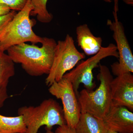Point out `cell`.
Masks as SVG:
<instances>
[{"instance_id": "cell-16", "label": "cell", "mask_w": 133, "mask_h": 133, "mask_svg": "<svg viewBox=\"0 0 133 133\" xmlns=\"http://www.w3.org/2000/svg\"><path fill=\"white\" fill-rule=\"evenodd\" d=\"M29 0H0V4L10 10L20 11L24 8Z\"/></svg>"}, {"instance_id": "cell-8", "label": "cell", "mask_w": 133, "mask_h": 133, "mask_svg": "<svg viewBox=\"0 0 133 133\" xmlns=\"http://www.w3.org/2000/svg\"><path fill=\"white\" fill-rule=\"evenodd\" d=\"M49 92L62 101L65 123L68 127L75 128L78 123L81 112L77 97L71 83L63 78L54 82L49 86Z\"/></svg>"}, {"instance_id": "cell-5", "label": "cell", "mask_w": 133, "mask_h": 133, "mask_svg": "<svg viewBox=\"0 0 133 133\" xmlns=\"http://www.w3.org/2000/svg\"><path fill=\"white\" fill-rule=\"evenodd\" d=\"M85 57V54L76 48L74 39L70 35H66L63 41H58L52 66L45 79L46 85L49 87L54 82L60 81L66 72L73 69Z\"/></svg>"}, {"instance_id": "cell-7", "label": "cell", "mask_w": 133, "mask_h": 133, "mask_svg": "<svg viewBox=\"0 0 133 133\" xmlns=\"http://www.w3.org/2000/svg\"><path fill=\"white\" fill-rule=\"evenodd\" d=\"M118 0H114L113 12L114 20L107 21V25L113 31V37L116 44L119 55V62L111 65L113 74L116 76L124 73L133 72V55L127 39L123 24L119 21L118 16Z\"/></svg>"}, {"instance_id": "cell-9", "label": "cell", "mask_w": 133, "mask_h": 133, "mask_svg": "<svg viewBox=\"0 0 133 133\" xmlns=\"http://www.w3.org/2000/svg\"><path fill=\"white\" fill-rule=\"evenodd\" d=\"M112 104L133 110V76L132 73L116 76L111 83Z\"/></svg>"}, {"instance_id": "cell-18", "label": "cell", "mask_w": 133, "mask_h": 133, "mask_svg": "<svg viewBox=\"0 0 133 133\" xmlns=\"http://www.w3.org/2000/svg\"><path fill=\"white\" fill-rule=\"evenodd\" d=\"M55 133H76L75 129L68 127L66 124L58 126L56 129Z\"/></svg>"}, {"instance_id": "cell-15", "label": "cell", "mask_w": 133, "mask_h": 133, "mask_svg": "<svg viewBox=\"0 0 133 133\" xmlns=\"http://www.w3.org/2000/svg\"><path fill=\"white\" fill-rule=\"evenodd\" d=\"M48 0H30L33 7L31 15L36 16L38 21L47 23L51 21L53 16L47 8Z\"/></svg>"}, {"instance_id": "cell-3", "label": "cell", "mask_w": 133, "mask_h": 133, "mask_svg": "<svg viewBox=\"0 0 133 133\" xmlns=\"http://www.w3.org/2000/svg\"><path fill=\"white\" fill-rule=\"evenodd\" d=\"M33 7L29 0L24 8L16 13L0 34V50L5 51L12 46L30 42H42L43 37L36 35L32 28L34 23L30 18Z\"/></svg>"}, {"instance_id": "cell-10", "label": "cell", "mask_w": 133, "mask_h": 133, "mask_svg": "<svg viewBox=\"0 0 133 133\" xmlns=\"http://www.w3.org/2000/svg\"><path fill=\"white\" fill-rule=\"evenodd\" d=\"M102 121L109 130L118 133H133V113L124 107L112 104Z\"/></svg>"}, {"instance_id": "cell-12", "label": "cell", "mask_w": 133, "mask_h": 133, "mask_svg": "<svg viewBox=\"0 0 133 133\" xmlns=\"http://www.w3.org/2000/svg\"><path fill=\"white\" fill-rule=\"evenodd\" d=\"M14 64L8 54L0 50V108L8 98V84L15 74Z\"/></svg>"}, {"instance_id": "cell-23", "label": "cell", "mask_w": 133, "mask_h": 133, "mask_svg": "<svg viewBox=\"0 0 133 133\" xmlns=\"http://www.w3.org/2000/svg\"><path fill=\"white\" fill-rule=\"evenodd\" d=\"M104 1L108 3H111L112 2L111 0H103Z\"/></svg>"}, {"instance_id": "cell-19", "label": "cell", "mask_w": 133, "mask_h": 133, "mask_svg": "<svg viewBox=\"0 0 133 133\" xmlns=\"http://www.w3.org/2000/svg\"><path fill=\"white\" fill-rule=\"evenodd\" d=\"M11 11L9 9L4 5L0 4V15H3L8 14Z\"/></svg>"}, {"instance_id": "cell-1", "label": "cell", "mask_w": 133, "mask_h": 133, "mask_svg": "<svg viewBox=\"0 0 133 133\" xmlns=\"http://www.w3.org/2000/svg\"><path fill=\"white\" fill-rule=\"evenodd\" d=\"M42 46L23 43L10 47L8 55L14 63L20 64L30 76L38 77L49 73L54 59L57 42L43 37Z\"/></svg>"}, {"instance_id": "cell-11", "label": "cell", "mask_w": 133, "mask_h": 133, "mask_svg": "<svg viewBox=\"0 0 133 133\" xmlns=\"http://www.w3.org/2000/svg\"><path fill=\"white\" fill-rule=\"evenodd\" d=\"M79 46L88 56L97 54L102 48V38L94 36L87 24L78 26L76 29Z\"/></svg>"}, {"instance_id": "cell-6", "label": "cell", "mask_w": 133, "mask_h": 133, "mask_svg": "<svg viewBox=\"0 0 133 133\" xmlns=\"http://www.w3.org/2000/svg\"><path fill=\"white\" fill-rule=\"evenodd\" d=\"M109 56L119 58L116 45L113 44H110L106 47H102L97 54L81 62L75 69L64 75L63 78L71 83L77 98L78 89L81 83L88 91H92L95 88V83L93 81V69L97 66L101 60Z\"/></svg>"}, {"instance_id": "cell-17", "label": "cell", "mask_w": 133, "mask_h": 133, "mask_svg": "<svg viewBox=\"0 0 133 133\" xmlns=\"http://www.w3.org/2000/svg\"><path fill=\"white\" fill-rule=\"evenodd\" d=\"M16 14L15 11H12L7 14L0 15V34Z\"/></svg>"}, {"instance_id": "cell-22", "label": "cell", "mask_w": 133, "mask_h": 133, "mask_svg": "<svg viewBox=\"0 0 133 133\" xmlns=\"http://www.w3.org/2000/svg\"><path fill=\"white\" fill-rule=\"evenodd\" d=\"M107 133H118L116 132H115V131H111V130H109V129H108V130Z\"/></svg>"}, {"instance_id": "cell-13", "label": "cell", "mask_w": 133, "mask_h": 133, "mask_svg": "<svg viewBox=\"0 0 133 133\" xmlns=\"http://www.w3.org/2000/svg\"><path fill=\"white\" fill-rule=\"evenodd\" d=\"M74 129L76 133H107L108 130L102 120L87 113H81Z\"/></svg>"}, {"instance_id": "cell-21", "label": "cell", "mask_w": 133, "mask_h": 133, "mask_svg": "<svg viewBox=\"0 0 133 133\" xmlns=\"http://www.w3.org/2000/svg\"><path fill=\"white\" fill-rule=\"evenodd\" d=\"M45 129L46 130V133H54L50 129L45 128Z\"/></svg>"}, {"instance_id": "cell-4", "label": "cell", "mask_w": 133, "mask_h": 133, "mask_svg": "<svg viewBox=\"0 0 133 133\" xmlns=\"http://www.w3.org/2000/svg\"><path fill=\"white\" fill-rule=\"evenodd\" d=\"M18 114L23 117L26 133H37L43 126L52 129L54 126L66 124L63 109L52 99L44 100L37 106L22 107L18 109Z\"/></svg>"}, {"instance_id": "cell-2", "label": "cell", "mask_w": 133, "mask_h": 133, "mask_svg": "<svg viewBox=\"0 0 133 133\" xmlns=\"http://www.w3.org/2000/svg\"><path fill=\"white\" fill-rule=\"evenodd\" d=\"M97 78L100 83L95 90L83 89L77 98L81 113H88L102 120L112 104L111 83L113 78L107 66L100 64Z\"/></svg>"}, {"instance_id": "cell-14", "label": "cell", "mask_w": 133, "mask_h": 133, "mask_svg": "<svg viewBox=\"0 0 133 133\" xmlns=\"http://www.w3.org/2000/svg\"><path fill=\"white\" fill-rule=\"evenodd\" d=\"M27 131L22 115L8 117L0 114V133H26Z\"/></svg>"}, {"instance_id": "cell-20", "label": "cell", "mask_w": 133, "mask_h": 133, "mask_svg": "<svg viewBox=\"0 0 133 133\" xmlns=\"http://www.w3.org/2000/svg\"><path fill=\"white\" fill-rule=\"evenodd\" d=\"M124 2L127 4L133 5V0H123Z\"/></svg>"}]
</instances>
